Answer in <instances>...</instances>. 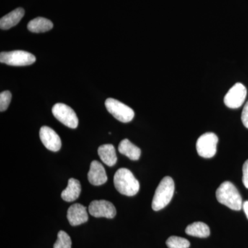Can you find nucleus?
Masks as SVG:
<instances>
[{
    "mask_svg": "<svg viewBox=\"0 0 248 248\" xmlns=\"http://www.w3.org/2000/svg\"><path fill=\"white\" fill-rule=\"evenodd\" d=\"M54 117L68 128H76L79 124V120L76 112L71 107L62 103L55 104L52 108Z\"/></svg>",
    "mask_w": 248,
    "mask_h": 248,
    "instance_id": "nucleus-7",
    "label": "nucleus"
},
{
    "mask_svg": "<svg viewBox=\"0 0 248 248\" xmlns=\"http://www.w3.org/2000/svg\"><path fill=\"white\" fill-rule=\"evenodd\" d=\"M81 184L78 179L71 178L68 180V186L62 192V200L67 202H73L79 198L81 193Z\"/></svg>",
    "mask_w": 248,
    "mask_h": 248,
    "instance_id": "nucleus-14",
    "label": "nucleus"
},
{
    "mask_svg": "<svg viewBox=\"0 0 248 248\" xmlns=\"http://www.w3.org/2000/svg\"><path fill=\"white\" fill-rule=\"evenodd\" d=\"M118 149L121 154L125 155L129 159L133 160V161H137L141 156V149L134 145L127 139H125L120 142Z\"/></svg>",
    "mask_w": 248,
    "mask_h": 248,
    "instance_id": "nucleus-16",
    "label": "nucleus"
},
{
    "mask_svg": "<svg viewBox=\"0 0 248 248\" xmlns=\"http://www.w3.org/2000/svg\"><path fill=\"white\" fill-rule=\"evenodd\" d=\"M218 137L213 133L202 135L197 140L196 148L199 155L205 159H210L216 155Z\"/></svg>",
    "mask_w": 248,
    "mask_h": 248,
    "instance_id": "nucleus-6",
    "label": "nucleus"
},
{
    "mask_svg": "<svg viewBox=\"0 0 248 248\" xmlns=\"http://www.w3.org/2000/svg\"><path fill=\"white\" fill-rule=\"evenodd\" d=\"M67 218L72 226H79L89 220L86 207L79 203L72 205L68 210Z\"/></svg>",
    "mask_w": 248,
    "mask_h": 248,
    "instance_id": "nucleus-11",
    "label": "nucleus"
},
{
    "mask_svg": "<svg viewBox=\"0 0 248 248\" xmlns=\"http://www.w3.org/2000/svg\"><path fill=\"white\" fill-rule=\"evenodd\" d=\"M166 245L169 248H188L190 243L188 240L179 236H172L166 241Z\"/></svg>",
    "mask_w": 248,
    "mask_h": 248,
    "instance_id": "nucleus-19",
    "label": "nucleus"
},
{
    "mask_svg": "<svg viewBox=\"0 0 248 248\" xmlns=\"http://www.w3.org/2000/svg\"><path fill=\"white\" fill-rule=\"evenodd\" d=\"M72 241L69 235L66 232L61 231L58 234V240L54 244L53 248H71Z\"/></svg>",
    "mask_w": 248,
    "mask_h": 248,
    "instance_id": "nucleus-20",
    "label": "nucleus"
},
{
    "mask_svg": "<svg viewBox=\"0 0 248 248\" xmlns=\"http://www.w3.org/2000/svg\"><path fill=\"white\" fill-rule=\"evenodd\" d=\"M114 185L120 193L128 197L136 195L140 188V182L133 172L127 169H120L116 172Z\"/></svg>",
    "mask_w": 248,
    "mask_h": 248,
    "instance_id": "nucleus-1",
    "label": "nucleus"
},
{
    "mask_svg": "<svg viewBox=\"0 0 248 248\" xmlns=\"http://www.w3.org/2000/svg\"><path fill=\"white\" fill-rule=\"evenodd\" d=\"M89 212L91 215L97 218H113L117 213L115 205L106 200L93 201L90 204Z\"/></svg>",
    "mask_w": 248,
    "mask_h": 248,
    "instance_id": "nucleus-9",
    "label": "nucleus"
},
{
    "mask_svg": "<svg viewBox=\"0 0 248 248\" xmlns=\"http://www.w3.org/2000/svg\"><path fill=\"white\" fill-rule=\"evenodd\" d=\"M11 93L10 91H4L0 94V111L4 112L9 107L10 103H11Z\"/></svg>",
    "mask_w": 248,
    "mask_h": 248,
    "instance_id": "nucleus-21",
    "label": "nucleus"
},
{
    "mask_svg": "<svg viewBox=\"0 0 248 248\" xmlns=\"http://www.w3.org/2000/svg\"><path fill=\"white\" fill-rule=\"evenodd\" d=\"M105 106L108 111L116 120L123 123L131 122L135 117V112L131 108L117 99L108 98L106 100Z\"/></svg>",
    "mask_w": 248,
    "mask_h": 248,
    "instance_id": "nucleus-5",
    "label": "nucleus"
},
{
    "mask_svg": "<svg viewBox=\"0 0 248 248\" xmlns=\"http://www.w3.org/2000/svg\"><path fill=\"white\" fill-rule=\"evenodd\" d=\"M247 97V89L241 83H236L227 93L224 103L230 108H239L244 104Z\"/></svg>",
    "mask_w": 248,
    "mask_h": 248,
    "instance_id": "nucleus-8",
    "label": "nucleus"
},
{
    "mask_svg": "<svg viewBox=\"0 0 248 248\" xmlns=\"http://www.w3.org/2000/svg\"><path fill=\"white\" fill-rule=\"evenodd\" d=\"M40 137L44 146L49 151H60L62 147L61 139L53 129L48 126H42L40 130Z\"/></svg>",
    "mask_w": 248,
    "mask_h": 248,
    "instance_id": "nucleus-10",
    "label": "nucleus"
},
{
    "mask_svg": "<svg viewBox=\"0 0 248 248\" xmlns=\"http://www.w3.org/2000/svg\"><path fill=\"white\" fill-rule=\"evenodd\" d=\"M186 233L196 237L206 238L210 236V231L208 225L203 222H195L186 228Z\"/></svg>",
    "mask_w": 248,
    "mask_h": 248,
    "instance_id": "nucleus-18",
    "label": "nucleus"
},
{
    "mask_svg": "<svg viewBox=\"0 0 248 248\" xmlns=\"http://www.w3.org/2000/svg\"><path fill=\"white\" fill-rule=\"evenodd\" d=\"M174 193V182L170 177H165L156 187L152 208L155 211H159L169 205Z\"/></svg>",
    "mask_w": 248,
    "mask_h": 248,
    "instance_id": "nucleus-3",
    "label": "nucleus"
},
{
    "mask_svg": "<svg viewBox=\"0 0 248 248\" xmlns=\"http://www.w3.org/2000/svg\"><path fill=\"white\" fill-rule=\"evenodd\" d=\"M217 200L233 210L239 211L243 207L242 198L234 184L231 182L222 183L216 192Z\"/></svg>",
    "mask_w": 248,
    "mask_h": 248,
    "instance_id": "nucleus-2",
    "label": "nucleus"
},
{
    "mask_svg": "<svg viewBox=\"0 0 248 248\" xmlns=\"http://www.w3.org/2000/svg\"><path fill=\"white\" fill-rule=\"evenodd\" d=\"M241 120L246 128H248V101L244 106L241 115Z\"/></svg>",
    "mask_w": 248,
    "mask_h": 248,
    "instance_id": "nucleus-23",
    "label": "nucleus"
},
{
    "mask_svg": "<svg viewBox=\"0 0 248 248\" xmlns=\"http://www.w3.org/2000/svg\"><path fill=\"white\" fill-rule=\"evenodd\" d=\"M243 183L245 187L248 189V159L246 160L243 166Z\"/></svg>",
    "mask_w": 248,
    "mask_h": 248,
    "instance_id": "nucleus-22",
    "label": "nucleus"
},
{
    "mask_svg": "<svg viewBox=\"0 0 248 248\" xmlns=\"http://www.w3.org/2000/svg\"><path fill=\"white\" fill-rule=\"evenodd\" d=\"M36 61L32 54L24 50L2 52L0 54V62L9 66H24L32 64Z\"/></svg>",
    "mask_w": 248,
    "mask_h": 248,
    "instance_id": "nucleus-4",
    "label": "nucleus"
},
{
    "mask_svg": "<svg viewBox=\"0 0 248 248\" xmlns=\"http://www.w3.org/2000/svg\"><path fill=\"white\" fill-rule=\"evenodd\" d=\"M88 179L92 185L96 186H102L107 182V172L100 162L95 160L91 162Z\"/></svg>",
    "mask_w": 248,
    "mask_h": 248,
    "instance_id": "nucleus-12",
    "label": "nucleus"
},
{
    "mask_svg": "<svg viewBox=\"0 0 248 248\" xmlns=\"http://www.w3.org/2000/svg\"><path fill=\"white\" fill-rule=\"evenodd\" d=\"M98 155L101 160L108 166H115L117 161L115 147L112 144L102 145L98 148Z\"/></svg>",
    "mask_w": 248,
    "mask_h": 248,
    "instance_id": "nucleus-15",
    "label": "nucleus"
},
{
    "mask_svg": "<svg viewBox=\"0 0 248 248\" xmlns=\"http://www.w3.org/2000/svg\"><path fill=\"white\" fill-rule=\"evenodd\" d=\"M25 11L22 8H17L6 15L0 19V28L2 30H8L17 25L24 17Z\"/></svg>",
    "mask_w": 248,
    "mask_h": 248,
    "instance_id": "nucleus-13",
    "label": "nucleus"
},
{
    "mask_svg": "<svg viewBox=\"0 0 248 248\" xmlns=\"http://www.w3.org/2000/svg\"><path fill=\"white\" fill-rule=\"evenodd\" d=\"M28 29L32 32L40 33L51 30L53 24L51 21L44 17H37L32 19L28 24Z\"/></svg>",
    "mask_w": 248,
    "mask_h": 248,
    "instance_id": "nucleus-17",
    "label": "nucleus"
},
{
    "mask_svg": "<svg viewBox=\"0 0 248 248\" xmlns=\"http://www.w3.org/2000/svg\"><path fill=\"white\" fill-rule=\"evenodd\" d=\"M243 208H244L245 213H246V217L248 218V201H246L243 203Z\"/></svg>",
    "mask_w": 248,
    "mask_h": 248,
    "instance_id": "nucleus-24",
    "label": "nucleus"
}]
</instances>
